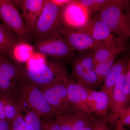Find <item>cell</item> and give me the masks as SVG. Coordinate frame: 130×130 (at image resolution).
Instances as JSON below:
<instances>
[{
    "mask_svg": "<svg viewBox=\"0 0 130 130\" xmlns=\"http://www.w3.org/2000/svg\"><path fill=\"white\" fill-rule=\"evenodd\" d=\"M126 1L114 0L96 16L110 28L119 40L124 42L130 36V15Z\"/></svg>",
    "mask_w": 130,
    "mask_h": 130,
    "instance_id": "obj_1",
    "label": "cell"
},
{
    "mask_svg": "<svg viewBox=\"0 0 130 130\" xmlns=\"http://www.w3.org/2000/svg\"><path fill=\"white\" fill-rule=\"evenodd\" d=\"M25 79L24 67L8 56H2L0 60V96L16 101L20 88Z\"/></svg>",
    "mask_w": 130,
    "mask_h": 130,
    "instance_id": "obj_2",
    "label": "cell"
},
{
    "mask_svg": "<svg viewBox=\"0 0 130 130\" xmlns=\"http://www.w3.org/2000/svg\"><path fill=\"white\" fill-rule=\"evenodd\" d=\"M62 8L51 0H46L42 13L31 32V39L36 41L47 38L56 32L63 25Z\"/></svg>",
    "mask_w": 130,
    "mask_h": 130,
    "instance_id": "obj_3",
    "label": "cell"
},
{
    "mask_svg": "<svg viewBox=\"0 0 130 130\" xmlns=\"http://www.w3.org/2000/svg\"><path fill=\"white\" fill-rule=\"evenodd\" d=\"M19 99L23 101L40 118L49 119L60 115L48 102L42 90L25 78L20 88Z\"/></svg>",
    "mask_w": 130,
    "mask_h": 130,
    "instance_id": "obj_4",
    "label": "cell"
},
{
    "mask_svg": "<svg viewBox=\"0 0 130 130\" xmlns=\"http://www.w3.org/2000/svg\"><path fill=\"white\" fill-rule=\"evenodd\" d=\"M24 75L26 80L43 88L55 82L68 79L67 72L64 66L51 62L31 69L24 67Z\"/></svg>",
    "mask_w": 130,
    "mask_h": 130,
    "instance_id": "obj_5",
    "label": "cell"
},
{
    "mask_svg": "<svg viewBox=\"0 0 130 130\" xmlns=\"http://www.w3.org/2000/svg\"><path fill=\"white\" fill-rule=\"evenodd\" d=\"M0 19L20 41L29 43V32L23 16L11 1L0 0Z\"/></svg>",
    "mask_w": 130,
    "mask_h": 130,
    "instance_id": "obj_6",
    "label": "cell"
},
{
    "mask_svg": "<svg viewBox=\"0 0 130 130\" xmlns=\"http://www.w3.org/2000/svg\"><path fill=\"white\" fill-rule=\"evenodd\" d=\"M33 46L35 51L46 56L70 58L75 55L74 51L56 32L47 38L36 41Z\"/></svg>",
    "mask_w": 130,
    "mask_h": 130,
    "instance_id": "obj_7",
    "label": "cell"
},
{
    "mask_svg": "<svg viewBox=\"0 0 130 130\" xmlns=\"http://www.w3.org/2000/svg\"><path fill=\"white\" fill-rule=\"evenodd\" d=\"M67 79L56 81L41 89L48 102L60 115L71 112L65 84Z\"/></svg>",
    "mask_w": 130,
    "mask_h": 130,
    "instance_id": "obj_8",
    "label": "cell"
},
{
    "mask_svg": "<svg viewBox=\"0 0 130 130\" xmlns=\"http://www.w3.org/2000/svg\"><path fill=\"white\" fill-rule=\"evenodd\" d=\"M90 16L87 8L78 1H71L62 8L63 25L72 29L78 30L85 27Z\"/></svg>",
    "mask_w": 130,
    "mask_h": 130,
    "instance_id": "obj_9",
    "label": "cell"
},
{
    "mask_svg": "<svg viewBox=\"0 0 130 130\" xmlns=\"http://www.w3.org/2000/svg\"><path fill=\"white\" fill-rule=\"evenodd\" d=\"M56 32L66 41L74 51L93 49L97 46L92 37L84 31L72 29L63 25Z\"/></svg>",
    "mask_w": 130,
    "mask_h": 130,
    "instance_id": "obj_10",
    "label": "cell"
},
{
    "mask_svg": "<svg viewBox=\"0 0 130 130\" xmlns=\"http://www.w3.org/2000/svg\"><path fill=\"white\" fill-rule=\"evenodd\" d=\"M65 84L71 112L81 111L92 113L86 105L88 93L86 86L69 78L66 81Z\"/></svg>",
    "mask_w": 130,
    "mask_h": 130,
    "instance_id": "obj_11",
    "label": "cell"
},
{
    "mask_svg": "<svg viewBox=\"0 0 130 130\" xmlns=\"http://www.w3.org/2000/svg\"><path fill=\"white\" fill-rule=\"evenodd\" d=\"M46 0L11 1L13 5L20 7L23 12V17L30 35L37 21L41 15ZM31 38V37H30Z\"/></svg>",
    "mask_w": 130,
    "mask_h": 130,
    "instance_id": "obj_12",
    "label": "cell"
},
{
    "mask_svg": "<svg viewBox=\"0 0 130 130\" xmlns=\"http://www.w3.org/2000/svg\"><path fill=\"white\" fill-rule=\"evenodd\" d=\"M78 30L84 31L90 35L97 46L113 42L117 39L112 34L109 27L96 16L94 19H90L87 25Z\"/></svg>",
    "mask_w": 130,
    "mask_h": 130,
    "instance_id": "obj_13",
    "label": "cell"
},
{
    "mask_svg": "<svg viewBox=\"0 0 130 130\" xmlns=\"http://www.w3.org/2000/svg\"><path fill=\"white\" fill-rule=\"evenodd\" d=\"M88 93L86 105L92 113L99 116L106 117L109 107V100L108 95L102 90H93L86 86Z\"/></svg>",
    "mask_w": 130,
    "mask_h": 130,
    "instance_id": "obj_14",
    "label": "cell"
},
{
    "mask_svg": "<svg viewBox=\"0 0 130 130\" xmlns=\"http://www.w3.org/2000/svg\"><path fill=\"white\" fill-rule=\"evenodd\" d=\"M95 66L97 63L108 59L125 50L124 42L117 40L107 43L99 44L93 49Z\"/></svg>",
    "mask_w": 130,
    "mask_h": 130,
    "instance_id": "obj_15",
    "label": "cell"
},
{
    "mask_svg": "<svg viewBox=\"0 0 130 130\" xmlns=\"http://www.w3.org/2000/svg\"><path fill=\"white\" fill-rule=\"evenodd\" d=\"M128 63L126 60H116L105 78L102 90L108 95L109 103L111 100L113 91L117 80Z\"/></svg>",
    "mask_w": 130,
    "mask_h": 130,
    "instance_id": "obj_16",
    "label": "cell"
},
{
    "mask_svg": "<svg viewBox=\"0 0 130 130\" xmlns=\"http://www.w3.org/2000/svg\"><path fill=\"white\" fill-rule=\"evenodd\" d=\"M127 66L118 78L114 88L111 100L109 104V107L112 113H119L123 109L126 107L124 85Z\"/></svg>",
    "mask_w": 130,
    "mask_h": 130,
    "instance_id": "obj_17",
    "label": "cell"
},
{
    "mask_svg": "<svg viewBox=\"0 0 130 130\" xmlns=\"http://www.w3.org/2000/svg\"><path fill=\"white\" fill-rule=\"evenodd\" d=\"M35 51L33 46L29 43L20 41L13 47L8 56L18 64L26 63Z\"/></svg>",
    "mask_w": 130,
    "mask_h": 130,
    "instance_id": "obj_18",
    "label": "cell"
},
{
    "mask_svg": "<svg viewBox=\"0 0 130 130\" xmlns=\"http://www.w3.org/2000/svg\"><path fill=\"white\" fill-rule=\"evenodd\" d=\"M20 41L16 36L3 24H0V55L8 56L11 50Z\"/></svg>",
    "mask_w": 130,
    "mask_h": 130,
    "instance_id": "obj_19",
    "label": "cell"
},
{
    "mask_svg": "<svg viewBox=\"0 0 130 130\" xmlns=\"http://www.w3.org/2000/svg\"><path fill=\"white\" fill-rule=\"evenodd\" d=\"M20 111L25 112L23 118L29 130H42V121L38 115L22 100L17 102Z\"/></svg>",
    "mask_w": 130,
    "mask_h": 130,
    "instance_id": "obj_20",
    "label": "cell"
},
{
    "mask_svg": "<svg viewBox=\"0 0 130 130\" xmlns=\"http://www.w3.org/2000/svg\"><path fill=\"white\" fill-rule=\"evenodd\" d=\"M104 119L107 123L116 125V129H120L125 125L130 127V107L124 108L119 113H112L110 115H107Z\"/></svg>",
    "mask_w": 130,
    "mask_h": 130,
    "instance_id": "obj_21",
    "label": "cell"
},
{
    "mask_svg": "<svg viewBox=\"0 0 130 130\" xmlns=\"http://www.w3.org/2000/svg\"><path fill=\"white\" fill-rule=\"evenodd\" d=\"M116 58V56H113L106 60L97 63L95 66L94 70L100 85L104 82L105 78L115 62Z\"/></svg>",
    "mask_w": 130,
    "mask_h": 130,
    "instance_id": "obj_22",
    "label": "cell"
},
{
    "mask_svg": "<svg viewBox=\"0 0 130 130\" xmlns=\"http://www.w3.org/2000/svg\"><path fill=\"white\" fill-rule=\"evenodd\" d=\"M114 0H80L78 2L87 8L90 16L111 3Z\"/></svg>",
    "mask_w": 130,
    "mask_h": 130,
    "instance_id": "obj_23",
    "label": "cell"
},
{
    "mask_svg": "<svg viewBox=\"0 0 130 130\" xmlns=\"http://www.w3.org/2000/svg\"><path fill=\"white\" fill-rule=\"evenodd\" d=\"M74 115V121L71 130H81L94 119L91 115V113L84 112H75Z\"/></svg>",
    "mask_w": 130,
    "mask_h": 130,
    "instance_id": "obj_24",
    "label": "cell"
},
{
    "mask_svg": "<svg viewBox=\"0 0 130 130\" xmlns=\"http://www.w3.org/2000/svg\"><path fill=\"white\" fill-rule=\"evenodd\" d=\"M3 97L4 102V111L7 120L12 122L19 113L18 106L16 102L8 98Z\"/></svg>",
    "mask_w": 130,
    "mask_h": 130,
    "instance_id": "obj_25",
    "label": "cell"
},
{
    "mask_svg": "<svg viewBox=\"0 0 130 130\" xmlns=\"http://www.w3.org/2000/svg\"><path fill=\"white\" fill-rule=\"evenodd\" d=\"M47 63L46 55L35 51L26 63V68L33 69Z\"/></svg>",
    "mask_w": 130,
    "mask_h": 130,
    "instance_id": "obj_26",
    "label": "cell"
},
{
    "mask_svg": "<svg viewBox=\"0 0 130 130\" xmlns=\"http://www.w3.org/2000/svg\"><path fill=\"white\" fill-rule=\"evenodd\" d=\"M124 91L125 96L126 106L129 105L130 101V64L129 61L127 66V71L126 74L124 85Z\"/></svg>",
    "mask_w": 130,
    "mask_h": 130,
    "instance_id": "obj_27",
    "label": "cell"
},
{
    "mask_svg": "<svg viewBox=\"0 0 130 130\" xmlns=\"http://www.w3.org/2000/svg\"><path fill=\"white\" fill-rule=\"evenodd\" d=\"M78 61L82 66L87 71L94 70L95 64L93 52L90 54L84 56L83 58Z\"/></svg>",
    "mask_w": 130,
    "mask_h": 130,
    "instance_id": "obj_28",
    "label": "cell"
},
{
    "mask_svg": "<svg viewBox=\"0 0 130 130\" xmlns=\"http://www.w3.org/2000/svg\"><path fill=\"white\" fill-rule=\"evenodd\" d=\"M11 130H29L20 112L11 122Z\"/></svg>",
    "mask_w": 130,
    "mask_h": 130,
    "instance_id": "obj_29",
    "label": "cell"
},
{
    "mask_svg": "<svg viewBox=\"0 0 130 130\" xmlns=\"http://www.w3.org/2000/svg\"><path fill=\"white\" fill-rule=\"evenodd\" d=\"M42 130H61V129L55 118V119H46L42 121Z\"/></svg>",
    "mask_w": 130,
    "mask_h": 130,
    "instance_id": "obj_30",
    "label": "cell"
},
{
    "mask_svg": "<svg viewBox=\"0 0 130 130\" xmlns=\"http://www.w3.org/2000/svg\"><path fill=\"white\" fill-rule=\"evenodd\" d=\"M104 118L94 119L93 122L94 130H109Z\"/></svg>",
    "mask_w": 130,
    "mask_h": 130,
    "instance_id": "obj_31",
    "label": "cell"
},
{
    "mask_svg": "<svg viewBox=\"0 0 130 130\" xmlns=\"http://www.w3.org/2000/svg\"><path fill=\"white\" fill-rule=\"evenodd\" d=\"M0 130H11V122L7 120H0Z\"/></svg>",
    "mask_w": 130,
    "mask_h": 130,
    "instance_id": "obj_32",
    "label": "cell"
},
{
    "mask_svg": "<svg viewBox=\"0 0 130 130\" xmlns=\"http://www.w3.org/2000/svg\"><path fill=\"white\" fill-rule=\"evenodd\" d=\"M0 120H7L4 111V102L3 97L0 96Z\"/></svg>",
    "mask_w": 130,
    "mask_h": 130,
    "instance_id": "obj_33",
    "label": "cell"
},
{
    "mask_svg": "<svg viewBox=\"0 0 130 130\" xmlns=\"http://www.w3.org/2000/svg\"><path fill=\"white\" fill-rule=\"evenodd\" d=\"M51 1L55 5L61 8L64 7L71 1V0H51Z\"/></svg>",
    "mask_w": 130,
    "mask_h": 130,
    "instance_id": "obj_34",
    "label": "cell"
},
{
    "mask_svg": "<svg viewBox=\"0 0 130 130\" xmlns=\"http://www.w3.org/2000/svg\"><path fill=\"white\" fill-rule=\"evenodd\" d=\"M94 118L93 120V121H91L90 123L85 126L81 130H94L93 122H94Z\"/></svg>",
    "mask_w": 130,
    "mask_h": 130,
    "instance_id": "obj_35",
    "label": "cell"
},
{
    "mask_svg": "<svg viewBox=\"0 0 130 130\" xmlns=\"http://www.w3.org/2000/svg\"><path fill=\"white\" fill-rule=\"evenodd\" d=\"M121 130H128L126 129L125 128H124V127H123V128H122V129H121Z\"/></svg>",
    "mask_w": 130,
    "mask_h": 130,
    "instance_id": "obj_36",
    "label": "cell"
},
{
    "mask_svg": "<svg viewBox=\"0 0 130 130\" xmlns=\"http://www.w3.org/2000/svg\"><path fill=\"white\" fill-rule=\"evenodd\" d=\"M2 56L1 55H0V60H1V58H2Z\"/></svg>",
    "mask_w": 130,
    "mask_h": 130,
    "instance_id": "obj_37",
    "label": "cell"
}]
</instances>
